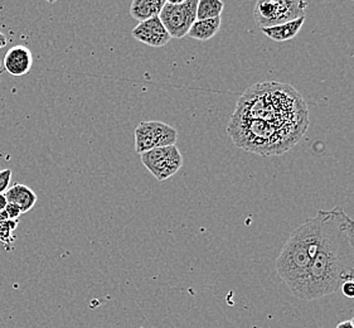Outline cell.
Instances as JSON below:
<instances>
[{"mask_svg": "<svg viewBox=\"0 0 354 328\" xmlns=\"http://www.w3.org/2000/svg\"><path fill=\"white\" fill-rule=\"evenodd\" d=\"M308 125V107L294 87L263 82L242 95L227 130L239 148L270 157L298 143Z\"/></svg>", "mask_w": 354, "mask_h": 328, "instance_id": "6da1fadb", "label": "cell"}, {"mask_svg": "<svg viewBox=\"0 0 354 328\" xmlns=\"http://www.w3.org/2000/svg\"><path fill=\"white\" fill-rule=\"evenodd\" d=\"M349 280H354V220L342 207L322 210L318 251L299 300H320L338 292Z\"/></svg>", "mask_w": 354, "mask_h": 328, "instance_id": "7a4b0ae2", "label": "cell"}, {"mask_svg": "<svg viewBox=\"0 0 354 328\" xmlns=\"http://www.w3.org/2000/svg\"><path fill=\"white\" fill-rule=\"evenodd\" d=\"M320 236L322 210L292 231L277 257V274L297 298L303 292L308 271L318 251Z\"/></svg>", "mask_w": 354, "mask_h": 328, "instance_id": "3957f363", "label": "cell"}, {"mask_svg": "<svg viewBox=\"0 0 354 328\" xmlns=\"http://www.w3.org/2000/svg\"><path fill=\"white\" fill-rule=\"evenodd\" d=\"M308 3L303 0H259L254 18L260 28H271L305 17Z\"/></svg>", "mask_w": 354, "mask_h": 328, "instance_id": "277c9868", "label": "cell"}, {"mask_svg": "<svg viewBox=\"0 0 354 328\" xmlns=\"http://www.w3.org/2000/svg\"><path fill=\"white\" fill-rule=\"evenodd\" d=\"M197 7L198 0L165 1L159 18L171 38L180 39L188 35L193 23L197 21Z\"/></svg>", "mask_w": 354, "mask_h": 328, "instance_id": "5b68a950", "label": "cell"}, {"mask_svg": "<svg viewBox=\"0 0 354 328\" xmlns=\"http://www.w3.org/2000/svg\"><path fill=\"white\" fill-rule=\"evenodd\" d=\"M177 129L163 122H142L135 129V152L142 154L156 148L176 145Z\"/></svg>", "mask_w": 354, "mask_h": 328, "instance_id": "8992f818", "label": "cell"}, {"mask_svg": "<svg viewBox=\"0 0 354 328\" xmlns=\"http://www.w3.org/2000/svg\"><path fill=\"white\" fill-rule=\"evenodd\" d=\"M142 163L158 179L164 182L174 176L183 165V157L176 145L162 147L140 154Z\"/></svg>", "mask_w": 354, "mask_h": 328, "instance_id": "52a82bcc", "label": "cell"}, {"mask_svg": "<svg viewBox=\"0 0 354 328\" xmlns=\"http://www.w3.org/2000/svg\"><path fill=\"white\" fill-rule=\"evenodd\" d=\"M133 37L138 42H142L156 48L164 47L171 39V37L169 36L168 30L164 27L159 17L139 23L133 29Z\"/></svg>", "mask_w": 354, "mask_h": 328, "instance_id": "ba28073f", "label": "cell"}, {"mask_svg": "<svg viewBox=\"0 0 354 328\" xmlns=\"http://www.w3.org/2000/svg\"><path fill=\"white\" fill-rule=\"evenodd\" d=\"M33 64L32 52L24 46H15L8 51L4 57V69L12 76H24Z\"/></svg>", "mask_w": 354, "mask_h": 328, "instance_id": "9c48e42d", "label": "cell"}, {"mask_svg": "<svg viewBox=\"0 0 354 328\" xmlns=\"http://www.w3.org/2000/svg\"><path fill=\"white\" fill-rule=\"evenodd\" d=\"M4 194L8 203L18 207L21 214L29 212L38 200L36 192L32 188H29L28 185H15L10 187Z\"/></svg>", "mask_w": 354, "mask_h": 328, "instance_id": "30bf717a", "label": "cell"}, {"mask_svg": "<svg viewBox=\"0 0 354 328\" xmlns=\"http://www.w3.org/2000/svg\"><path fill=\"white\" fill-rule=\"evenodd\" d=\"M165 0H134L130 7V15L136 21H149L159 17L163 9Z\"/></svg>", "mask_w": 354, "mask_h": 328, "instance_id": "8fae6325", "label": "cell"}, {"mask_svg": "<svg viewBox=\"0 0 354 328\" xmlns=\"http://www.w3.org/2000/svg\"><path fill=\"white\" fill-rule=\"evenodd\" d=\"M305 17L299 18L297 21H289L281 26L271 27V28H262L261 32L265 36L275 41V42H286L298 36L301 27L304 26Z\"/></svg>", "mask_w": 354, "mask_h": 328, "instance_id": "7c38bea8", "label": "cell"}, {"mask_svg": "<svg viewBox=\"0 0 354 328\" xmlns=\"http://www.w3.org/2000/svg\"><path fill=\"white\" fill-rule=\"evenodd\" d=\"M221 23H222L221 17L213 18V19L196 21L193 23V26H192L187 36L191 37L193 39H197V41H202V42L209 41L218 33Z\"/></svg>", "mask_w": 354, "mask_h": 328, "instance_id": "4fadbf2b", "label": "cell"}, {"mask_svg": "<svg viewBox=\"0 0 354 328\" xmlns=\"http://www.w3.org/2000/svg\"><path fill=\"white\" fill-rule=\"evenodd\" d=\"M225 4L221 0H199L197 7V21L218 18L223 12Z\"/></svg>", "mask_w": 354, "mask_h": 328, "instance_id": "5bb4252c", "label": "cell"}, {"mask_svg": "<svg viewBox=\"0 0 354 328\" xmlns=\"http://www.w3.org/2000/svg\"><path fill=\"white\" fill-rule=\"evenodd\" d=\"M12 170H3L0 171V194H4L9 190V185L12 181Z\"/></svg>", "mask_w": 354, "mask_h": 328, "instance_id": "9a60e30c", "label": "cell"}, {"mask_svg": "<svg viewBox=\"0 0 354 328\" xmlns=\"http://www.w3.org/2000/svg\"><path fill=\"white\" fill-rule=\"evenodd\" d=\"M340 292L343 293L344 297L347 298H354V280L346 282L343 286H340Z\"/></svg>", "mask_w": 354, "mask_h": 328, "instance_id": "2e32d148", "label": "cell"}, {"mask_svg": "<svg viewBox=\"0 0 354 328\" xmlns=\"http://www.w3.org/2000/svg\"><path fill=\"white\" fill-rule=\"evenodd\" d=\"M7 205L8 202L7 199H6V194H0V214L6 210Z\"/></svg>", "mask_w": 354, "mask_h": 328, "instance_id": "e0dca14e", "label": "cell"}, {"mask_svg": "<svg viewBox=\"0 0 354 328\" xmlns=\"http://www.w3.org/2000/svg\"><path fill=\"white\" fill-rule=\"evenodd\" d=\"M335 328H354L353 325H352V322L351 320L349 321H343L338 323V326Z\"/></svg>", "mask_w": 354, "mask_h": 328, "instance_id": "ac0fdd59", "label": "cell"}, {"mask_svg": "<svg viewBox=\"0 0 354 328\" xmlns=\"http://www.w3.org/2000/svg\"><path fill=\"white\" fill-rule=\"evenodd\" d=\"M8 43V38L6 35H3L1 32H0V50L3 48V47H6Z\"/></svg>", "mask_w": 354, "mask_h": 328, "instance_id": "d6986e66", "label": "cell"}, {"mask_svg": "<svg viewBox=\"0 0 354 328\" xmlns=\"http://www.w3.org/2000/svg\"><path fill=\"white\" fill-rule=\"evenodd\" d=\"M351 322H352V325H353V327H354V317H353V318H352V320H351Z\"/></svg>", "mask_w": 354, "mask_h": 328, "instance_id": "ffe728a7", "label": "cell"}, {"mask_svg": "<svg viewBox=\"0 0 354 328\" xmlns=\"http://www.w3.org/2000/svg\"><path fill=\"white\" fill-rule=\"evenodd\" d=\"M0 67H1V64H0Z\"/></svg>", "mask_w": 354, "mask_h": 328, "instance_id": "44dd1931", "label": "cell"}]
</instances>
